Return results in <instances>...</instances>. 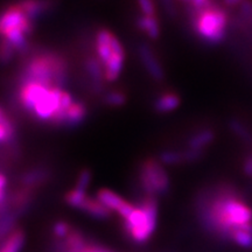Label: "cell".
Returning a JSON list of instances; mask_svg holds the SVG:
<instances>
[{
    "mask_svg": "<svg viewBox=\"0 0 252 252\" xmlns=\"http://www.w3.org/2000/svg\"><path fill=\"white\" fill-rule=\"evenodd\" d=\"M190 23L196 35L208 45H219L224 40L228 15L212 1L193 0L188 2Z\"/></svg>",
    "mask_w": 252,
    "mask_h": 252,
    "instance_id": "obj_1",
    "label": "cell"
},
{
    "mask_svg": "<svg viewBox=\"0 0 252 252\" xmlns=\"http://www.w3.org/2000/svg\"><path fill=\"white\" fill-rule=\"evenodd\" d=\"M67 77V63L61 56L42 53L32 56L25 65L20 83L35 82L48 88H63Z\"/></svg>",
    "mask_w": 252,
    "mask_h": 252,
    "instance_id": "obj_2",
    "label": "cell"
},
{
    "mask_svg": "<svg viewBox=\"0 0 252 252\" xmlns=\"http://www.w3.org/2000/svg\"><path fill=\"white\" fill-rule=\"evenodd\" d=\"M159 206L157 197L145 196L140 206H135L131 215L123 220V229L131 242L145 244L157 230Z\"/></svg>",
    "mask_w": 252,
    "mask_h": 252,
    "instance_id": "obj_3",
    "label": "cell"
},
{
    "mask_svg": "<svg viewBox=\"0 0 252 252\" xmlns=\"http://www.w3.org/2000/svg\"><path fill=\"white\" fill-rule=\"evenodd\" d=\"M94 53L104 68L105 82L117 81L125 62V50L121 40L111 31L100 28L94 35Z\"/></svg>",
    "mask_w": 252,
    "mask_h": 252,
    "instance_id": "obj_4",
    "label": "cell"
},
{
    "mask_svg": "<svg viewBox=\"0 0 252 252\" xmlns=\"http://www.w3.org/2000/svg\"><path fill=\"white\" fill-rule=\"evenodd\" d=\"M139 181L146 196L157 197L159 195H166L171 187V181L165 167L159 160L152 158L141 162Z\"/></svg>",
    "mask_w": 252,
    "mask_h": 252,
    "instance_id": "obj_5",
    "label": "cell"
},
{
    "mask_svg": "<svg viewBox=\"0 0 252 252\" xmlns=\"http://www.w3.org/2000/svg\"><path fill=\"white\" fill-rule=\"evenodd\" d=\"M15 28H21L30 35L33 32V21L27 18L24 13L20 4L8 6L7 8L0 12V36H4L9 31Z\"/></svg>",
    "mask_w": 252,
    "mask_h": 252,
    "instance_id": "obj_6",
    "label": "cell"
},
{
    "mask_svg": "<svg viewBox=\"0 0 252 252\" xmlns=\"http://www.w3.org/2000/svg\"><path fill=\"white\" fill-rule=\"evenodd\" d=\"M50 89L52 88L35 83V82L20 83V88H19V103H20V106L25 111L31 113L37 104L48 94Z\"/></svg>",
    "mask_w": 252,
    "mask_h": 252,
    "instance_id": "obj_7",
    "label": "cell"
},
{
    "mask_svg": "<svg viewBox=\"0 0 252 252\" xmlns=\"http://www.w3.org/2000/svg\"><path fill=\"white\" fill-rule=\"evenodd\" d=\"M96 200L99 201L110 213H117V215L119 217H122L123 220H125L126 217L130 216L135 207L134 204L124 200V198H123L119 194L116 193V191H113L111 189L108 188L99 189L96 194Z\"/></svg>",
    "mask_w": 252,
    "mask_h": 252,
    "instance_id": "obj_8",
    "label": "cell"
},
{
    "mask_svg": "<svg viewBox=\"0 0 252 252\" xmlns=\"http://www.w3.org/2000/svg\"><path fill=\"white\" fill-rule=\"evenodd\" d=\"M138 52H139V58L143 63V67L151 78L156 82H162L165 80V69L153 49L147 43H141L138 47Z\"/></svg>",
    "mask_w": 252,
    "mask_h": 252,
    "instance_id": "obj_9",
    "label": "cell"
},
{
    "mask_svg": "<svg viewBox=\"0 0 252 252\" xmlns=\"http://www.w3.org/2000/svg\"><path fill=\"white\" fill-rule=\"evenodd\" d=\"M181 99L174 93H165L157 97L153 103L154 111L158 113H169L175 111L180 106Z\"/></svg>",
    "mask_w": 252,
    "mask_h": 252,
    "instance_id": "obj_10",
    "label": "cell"
},
{
    "mask_svg": "<svg viewBox=\"0 0 252 252\" xmlns=\"http://www.w3.org/2000/svg\"><path fill=\"white\" fill-rule=\"evenodd\" d=\"M84 67H86V72L94 86L98 88V90L102 89V83L105 82V77H104V68L96 56H89L84 62Z\"/></svg>",
    "mask_w": 252,
    "mask_h": 252,
    "instance_id": "obj_11",
    "label": "cell"
},
{
    "mask_svg": "<svg viewBox=\"0 0 252 252\" xmlns=\"http://www.w3.org/2000/svg\"><path fill=\"white\" fill-rule=\"evenodd\" d=\"M215 140V132L212 128H203V130L196 132L189 138L187 149L195 150V151H202L209 146L213 141Z\"/></svg>",
    "mask_w": 252,
    "mask_h": 252,
    "instance_id": "obj_12",
    "label": "cell"
},
{
    "mask_svg": "<svg viewBox=\"0 0 252 252\" xmlns=\"http://www.w3.org/2000/svg\"><path fill=\"white\" fill-rule=\"evenodd\" d=\"M88 115V109L86 104L80 102V100H74L70 108L67 111V117H65L64 126L68 127H76L86 121Z\"/></svg>",
    "mask_w": 252,
    "mask_h": 252,
    "instance_id": "obj_13",
    "label": "cell"
},
{
    "mask_svg": "<svg viewBox=\"0 0 252 252\" xmlns=\"http://www.w3.org/2000/svg\"><path fill=\"white\" fill-rule=\"evenodd\" d=\"M78 210L86 213L87 215L94 217L96 220H106L111 215V213L99 201H97L96 198H91L90 196H87Z\"/></svg>",
    "mask_w": 252,
    "mask_h": 252,
    "instance_id": "obj_14",
    "label": "cell"
},
{
    "mask_svg": "<svg viewBox=\"0 0 252 252\" xmlns=\"http://www.w3.org/2000/svg\"><path fill=\"white\" fill-rule=\"evenodd\" d=\"M137 27L149 37L150 40H157L160 36V24L158 17H145L140 15L137 19Z\"/></svg>",
    "mask_w": 252,
    "mask_h": 252,
    "instance_id": "obj_15",
    "label": "cell"
},
{
    "mask_svg": "<svg viewBox=\"0 0 252 252\" xmlns=\"http://www.w3.org/2000/svg\"><path fill=\"white\" fill-rule=\"evenodd\" d=\"M25 232L23 230L15 229L5 238L4 243L0 245V252H20L25 244Z\"/></svg>",
    "mask_w": 252,
    "mask_h": 252,
    "instance_id": "obj_16",
    "label": "cell"
},
{
    "mask_svg": "<svg viewBox=\"0 0 252 252\" xmlns=\"http://www.w3.org/2000/svg\"><path fill=\"white\" fill-rule=\"evenodd\" d=\"M50 5H52L50 2L33 1V0H28V1L20 2V6L21 8H23L24 13L27 15V18L30 19L31 21L36 20L41 14L45 13Z\"/></svg>",
    "mask_w": 252,
    "mask_h": 252,
    "instance_id": "obj_17",
    "label": "cell"
},
{
    "mask_svg": "<svg viewBox=\"0 0 252 252\" xmlns=\"http://www.w3.org/2000/svg\"><path fill=\"white\" fill-rule=\"evenodd\" d=\"M230 241L243 249H252V224L232 231Z\"/></svg>",
    "mask_w": 252,
    "mask_h": 252,
    "instance_id": "obj_18",
    "label": "cell"
},
{
    "mask_svg": "<svg viewBox=\"0 0 252 252\" xmlns=\"http://www.w3.org/2000/svg\"><path fill=\"white\" fill-rule=\"evenodd\" d=\"M229 128L230 131L234 133L238 139L247 144H252V133L251 131L245 126L243 123H242L239 119L232 118L230 119L229 122Z\"/></svg>",
    "mask_w": 252,
    "mask_h": 252,
    "instance_id": "obj_19",
    "label": "cell"
},
{
    "mask_svg": "<svg viewBox=\"0 0 252 252\" xmlns=\"http://www.w3.org/2000/svg\"><path fill=\"white\" fill-rule=\"evenodd\" d=\"M127 102V97L121 90H111L103 96V103L110 108H122Z\"/></svg>",
    "mask_w": 252,
    "mask_h": 252,
    "instance_id": "obj_20",
    "label": "cell"
},
{
    "mask_svg": "<svg viewBox=\"0 0 252 252\" xmlns=\"http://www.w3.org/2000/svg\"><path fill=\"white\" fill-rule=\"evenodd\" d=\"M158 160L163 166L181 165V163H185L184 151L182 152H179V151H163V152L160 153Z\"/></svg>",
    "mask_w": 252,
    "mask_h": 252,
    "instance_id": "obj_21",
    "label": "cell"
},
{
    "mask_svg": "<svg viewBox=\"0 0 252 252\" xmlns=\"http://www.w3.org/2000/svg\"><path fill=\"white\" fill-rule=\"evenodd\" d=\"M47 179V173L41 169H33L30 171L21 176V184H23L26 188H32L34 186L41 184Z\"/></svg>",
    "mask_w": 252,
    "mask_h": 252,
    "instance_id": "obj_22",
    "label": "cell"
},
{
    "mask_svg": "<svg viewBox=\"0 0 252 252\" xmlns=\"http://www.w3.org/2000/svg\"><path fill=\"white\" fill-rule=\"evenodd\" d=\"M87 196H88L87 193L77 190V189L74 188L71 189V190H69L68 193L64 195V201L69 207L75 208V209L78 210L80 209V207L82 206V203H83L84 200L87 198Z\"/></svg>",
    "mask_w": 252,
    "mask_h": 252,
    "instance_id": "obj_23",
    "label": "cell"
},
{
    "mask_svg": "<svg viewBox=\"0 0 252 252\" xmlns=\"http://www.w3.org/2000/svg\"><path fill=\"white\" fill-rule=\"evenodd\" d=\"M14 126L12 124V122L9 121V118L0 123V144L9 143L12 138L14 137Z\"/></svg>",
    "mask_w": 252,
    "mask_h": 252,
    "instance_id": "obj_24",
    "label": "cell"
},
{
    "mask_svg": "<svg viewBox=\"0 0 252 252\" xmlns=\"http://www.w3.org/2000/svg\"><path fill=\"white\" fill-rule=\"evenodd\" d=\"M52 231L53 235H54L56 238L63 239V241H64V239L70 235L72 229L70 224H69L68 222H65V220H58V222L54 223V225H53Z\"/></svg>",
    "mask_w": 252,
    "mask_h": 252,
    "instance_id": "obj_25",
    "label": "cell"
},
{
    "mask_svg": "<svg viewBox=\"0 0 252 252\" xmlns=\"http://www.w3.org/2000/svg\"><path fill=\"white\" fill-rule=\"evenodd\" d=\"M15 53L17 52H15L13 47L9 45L7 41L1 39V41H0V62L2 64H7L14 59Z\"/></svg>",
    "mask_w": 252,
    "mask_h": 252,
    "instance_id": "obj_26",
    "label": "cell"
},
{
    "mask_svg": "<svg viewBox=\"0 0 252 252\" xmlns=\"http://www.w3.org/2000/svg\"><path fill=\"white\" fill-rule=\"evenodd\" d=\"M91 180H93V173H91L90 169L83 168L80 172V174H78L77 182H76V186H75V189L87 193V189L90 186Z\"/></svg>",
    "mask_w": 252,
    "mask_h": 252,
    "instance_id": "obj_27",
    "label": "cell"
},
{
    "mask_svg": "<svg viewBox=\"0 0 252 252\" xmlns=\"http://www.w3.org/2000/svg\"><path fill=\"white\" fill-rule=\"evenodd\" d=\"M138 7H139L141 15L145 17H157L156 4L151 0H140L138 1Z\"/></svg>",
    "mask_w": 252,
    "mask_h": 252,
    "instance_id": "obj_28",
    "label": "cell"
},
{
    "mask_svg": "<svg viewBox=\"0 0 252 252\" xmlns=\"http://www.w3.org/2000/svg\"><path fill=\"white\" fill-rule=\"evenodd\" d=\"M14 219L11 215H7L2 219H0V237L7 235V232L11 234L13 230H12V226H13Z\"/></svg>",
    "mask_w": 252,
    "mask_h": 252,
    "instance_id": "obj_29",
    "label": "cell"
},
{
    "mask_svg": "<svg viewBox=\"0 0 252 252\" xmlns=\"http://www.w3.org/2000/svg\"><path fill=\"white\" fill-rule=\"evenodd\" d=\"M241 7V14L245 20H248L249 23H252V2L251 1H243L239 5Z\"/></svg>",
    "mask_w": 252,
    "mask_h": 252,
    "instance_id": "obj_30",
    "label": "cell"
},
{
    "mask_svg": "<svg viewBox=\"0 0 252 252\" xmlns=\"http://www.w3.org/2000/svg\"><path fill=\"white\" fill-rule=\"evenodd\" d=\"M243 173L249 178H252V154L245 158L243 163Z\"/></svg>",
    "mask_w": 252,
    "mask_h": 252,
    "instance_id": "obj_31",
    "label": "cell"
},
{
    "mask_svg": "<svg viewBox=\"0 0 252 252\" xmlns=\"http://www.w3.org/2000/svg\"><path fill=\"white\" fill-rule=\"evenodd\" d=\"M8 117L6 116V113L4 112V110H2L1 108H0V123H2L4 121H6Z\"/></svg>",
    "mask_w": 252,
    "mask_h": 252,
    "instance_id": "obj_32",
    "label": "cell"
}]
</instances>
